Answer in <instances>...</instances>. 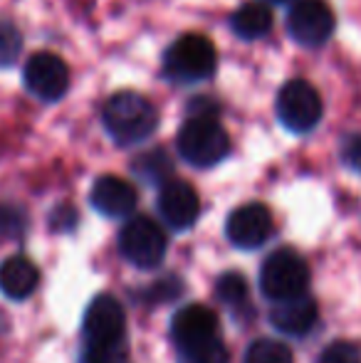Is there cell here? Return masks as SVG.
<instances>
[{"instance_id":"cell-1","label":"cell","mask_w":361,"mask_h":363,"mask_svg":"<svg viewBox=\"0 0 361 363\" xmlns=\"http://www.w3.org/2000/svg\"><path fill=\"white\" fill-rule=\"evenodd\" d=\"M208 101L211 99H193L191 116L176 136L181 158L196 168L216 166L231 151V136L216 119V104H208Z\"/></svg>"},{"instance_id":"cell-2","label":"cell","mask_w":361,"mask_h":363,"mask_svg":"<svg viewBox=\"0 0 361 363\" xmlns=\"http://www.w3.org/2000/svg\"><path fill=\"white\" fill-rule=\"evenodd\" d=\"M101 124L119 146H136L156 131L159 111L139 91H116L101 109Z\"/></svg>"},{"instance_id":"cell-3","label":"cell","mask_w":361,"mask_h":363,"mask_svg":"<svg viewBox=\"0 0 361 363\" xmlns=\"http://www.w3.org/2000/svg\"><path fill=\"white\" fill-rule=\"evenodd\" d=\"M218 55L206 35L186 33L169 45L164 55V74L176 84H198L216 72Z\"/></svg>"},{"instance_id":"cell-4","label":"cell","mask_w":361,"mask_h":363,"mask_svg":"<svg viewBox=\"0 0 361 363\" xmlns=\"http://www.w3.org/2000/svg\"><path fill=\"white\" fill-rule=\"evenodd\" d=\"M279 124L292 134H307L322 121V96L307 79H289L274 101Z\"/></svg>"},{"instance_id":"cell-5","label":"cell","mask_w":361,"mask_h":363,"mask_svg":"<svg viewBox=\"0 0 361 363\" xmlns=\"http://www.w3.org/2000/svg\"><path fill=\"white\" fill-rule=\"evenodd\" d=\"M309 287V267L294 250H274L262 262L260 289L267 299L282 301L304 294Z\"/></svg>"},{"instance_id":"cell-6","label":"cell","mask_w":361,"mask_h":363,"mask_svg":"<svg viewBox=\"0 0 361 363\" xmlns=\"http://www.w3.org/2000/svg\"><path fill=\"white\" fill-rule=\"evenodd\" d=\"M119 250L134 267L156 269L166 257V235L151 218H131L119 233Z\"/></svg>"},{"instance_id":"cell-7","label":"cell","mask_w":361,"mask_h":363,"mask_svg":"<svg viewBox=\"0 0 361 363\" xmlns=\"http://www.w3.org/2000/svg\"><path fill=\"white\" fill-rule=\"evenodd\" d=\"M23 82L35 99L52 104V101L62 99L67 94V86H70L67 62L55 52H35L25 62Z\"/></svg>"},{"instance_id":"cell-8","label":"cell","mask_w":361,"mask_h":363,"mask_svg":"<svg viewBox=\"0 0 361 363\" xmlns=\"http://www.w3.org/2000/svg\"><path fill=\"white\" fill-rule=\"evenodd\" d=\"M334 13L324 0H297L287 13V33L304 48H319L334 33Z\"/></svg>"},{"instance_id":"cell-9","label":"cell","mask_w":361,"mask_h":363,"mask_svg":"<svg viewBox=\"0 0 361 363\" xmlns=\"http://www.w3.org/2000/svg\"><path fill=\"white\" fill-rule=\"evenodd\" d=\"M226 233L235 247L257 250L272 235V216L262 203H245L228 216Z\"/></svg>"},{"instance_id":"cell-10","label":"cell","mask_w":361,"mask_h":363,"mask_svg":"<svg viewBox=\"0 0 361 363\" xmlns=\"http://www.w3.org/2000/svg\"><path fill=\"white\" fill-rule=\"evenodd\" d=\"M126 314L121 304L109 294L96 296L84 311L82 334L84 344H106V341L124 339Z\"/></svg>"},{"instance_id":"cell-11","label":"cell","mask_w":361,"mask_h":363,"mask_svg":"<svg viewBox=\"0 0 361 363\" xmlns=\"http://www.w3.org/2000/svg\"><path fill=\"white\" fill-rule=\"evenodd\" d=\"M156 208H159L166 225H171L174 230H188L198 220L201 201H198V193L193 191L191 183L166 181L159 191Z\"/></svg>"},{"instance_id":"cell-12","label":"cell","mask_w":361,"mask_h":363,"mask_svg":"<svg viewBox=\"0 0 361 363\" xmlns=\"http://www.w3.org/2000/svg\"><path fill=\"white\" fill-rule=\"evenodd\" d=\"M171 336H174L176 346H193L218 336V316L213 309L203 304H188L174 314L171 321Z\"/></svg>"},{"instance_id":"cell-13","label":"cell","mask_w":361,"mask_h":363,"mask_svg":"<svg viewBox=\"0 0 361 363\" xmlns=\"http://www.w3.org/2000/svg\"><path fill=\"white\" fill-rule=\"evenodd\" d=\"M89 201L101 216L126 218L136 208V188L119 176H101L91 186Z\"/></svg>"},{"instance_id":"cell-14","label":"cell","mask_w":361,"mask_h":363,"mask_svg":"<svg viewBox=\"0 0 361 363\" xmlns=\"http://www.w3.org/2000/svg\"><path fill=\"white\" fill-rule=\"evenodd\" d=\"M319 316L317 301L304 291L299 296H289V299L277 301V306L270 311V321L274 329L289 336H302L314 326Z\"/></svg>"},{"instance_id":"cell-15","label":"cell","mask_w":361,"mask_h":363,"mask_svg":"<svg viewBox=\"0 0 361 363\" xmlns=\"http://www.w3.org/2000/svg\"><path fill=\"white\" fill-rule=\"evenodd\" d=\"M40 282V272L28 257H13L0 262V291L10 299H28Z\"/></svg>"},{"instance_id":"cell-16","label":"cell","mask_w":361,"mask_h":363,"mask_svg":"<svg viewBox=\"0 0 361 363\" xmlns=\"http://www.w3.org/2000/svg\"><path fill=\"white\" fill-rule=\"evenodd\" d=\"M231 30L243 40H260L272 30V13L267 3L262 0H252L245 3L233 13Z\"/></svg>"},{"instance_id":"cell-17","label":"cell","mask_w":361,"mask_h":363,"mask_svg":"<svg viewBox=\"0 0 361 363\" xmlns=\"http://www.w3.org/2000/svg\"><path fill=\"white\" fill-rule=\"evenodd\" d=\"M243 363H294V356L287 344L274 339H257L245 351Z\"/></svg>"},{"instance_id":"cell-18","label":"cell","mask_w":361,"mask_h":363,"mask_svg":"<svg viewBox=\"0 0 361 363\" xmlns=\"http://www.w3.org/2000/svg\"><path fill=\"white\" fill-rule=\"evenodd\" d=\"M179 363H228V349L218 336L179 349Z\"/></svg>"},{"instance_id":"cell-19","label":"cell","mask_w":361,"mask_h":363,"mask_svg":"<svg viewBox=\"0 0 361 363\" xmlns=\"http://www.w3.org/2000/svg\"><path fill=\"white\" fill-rule=\"evenodd\" d=\"M134 168H136V173L149 183H161V181L166 183V178L171 176V161L161 148H154V151L139 156Z\"/></svg>"},{"instance_id":"cell-20","label":"cell","mask_w":361,"mask_h":363,"mask_svg":"<svg viewBox=\"0 0 361 363\" xmlns=\"http://www.w3.org/2000/svg\"><path fill=\"white\" fill-rule=\"evenodd\" d=\"M23 52V35L8 20H0V69L13 67Z\"/></svg>"},{"instance_id":"cell-21","label":"cell","mask_w":361,"mask_h":363,"mask_svg":"<svg viewBox=\"0 0 361 363\" xmlns=\"http://www.w3.org/2000/svg\"><path fill=\"white\" fill-rule=\"evenodd\" d=\"M216 294L221 301H226L228 306H238L240 301H245L248 296V282L238 272H228L218 279Z\"/></svg>"},{"instance_id":"cell-22","label":"cell","mask_w":361,"mask_h":363,"mask_svg":"<svg viewBox=\"0 0 361 363\" xmlns=\"http://www.w3.org/2000/svg\"><path fill=\"white\" fill-rule=\"evenodd\" d=\"M126 356L121 341H106V344H84L82 363H121Z\"/></svg>"},{"instance_id":"cell-23","label":"cell","mask_w":361,"mask_h":363,"mask_svg":"<svg viewBox=\"0 0 361 363\" xmlns=\"http://www.w3.org/2000/svg\"><path fill=\"white\" fill-rule=\"evenodd\" d=\"M317 363H361V351L352 341H334L324 349Z\"/></svg>"},{"instance_id":"cell-24","label":"cell","mask_w":361,"mask_h":363,"mask_svg":"<svg viewBox=\"0 0 361 363\" xmlns=\"http://www.w3.org/2000/svg\"><path fill=\"white\" fill-rule=\"evenodd\" d=\"M339 156H342V163L352 171L361 173V136L352 134L342 141V148H339Z\"/></svg>"},{"instance_id":"cell-25","label":"cell","mask_w":361,"mask_h":363,"mask_svg":"<svg viewBox=\"0 0 361 363\" xmlns=\"http://www.w3.org/2000/svg\"><path fill=\"white\" fill-rule=\"evenodd\" d=\"M262 3H287V0H262Z\"/></svg>"}]
</instances>
